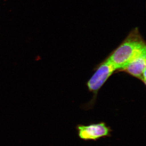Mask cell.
Masks as SVG:
<instances>
[{
	"label": "cell",
	"instance_id": "6da1fadb",
	"mask_svg": "<svg viewBox=\"0 0 146 146\" xmlns=\"http://www.w3.org/2000/svg\"><path fill=\"white\" fill-rule=\"evenodd\" d=\"M146 50L145 42L138 28L135 27L107 58L118 71L137 58L146 54Z\"/></svg>",
	"mask_w": 146,
	"mask_h": 146
},
{
	"label": "cell",
	"instance_id": "7a4b0ae2",
	"mask_svg": "<svg viewBox=\"0 0 146 146\" xmlns=\"http://www.w3.org/2000/svg\"><path fill=\"white\" fill-rule=\"evenodd\" d=\"M116 71L117 70L114 65L107 58H106L97 66L96 72L87 82L86 85L89 91L96 96L102 86Z\"/></svg>",
	"mask_w": 146,
	"mask_h": 146
},
{
	"label": "cell",
	"instance_id": "3957f363",
	"mask_svg": "<svg viewBox=\"0 0 146 146\" xmlns=\"http://www.w3.org/2000/svg\"><path fill=\"white\" fill-rule=\"evenodd\" d=\"M76 129L79 138L84 141H97L110 137L112 131L111 128L103 122L87 125H78Z\"/></svg>",
	"mask_w": 146,
	"mask_h": 146
},
{
	"label": "cell",
	"instance_id": "277c9868",
	"mask_svg": "<svg viewBox=\"0 0 146 146\" xmlns=\"http://www.w3.org/2000/svg\"><path fill=\"white\" fill-rule=\"evenodd\" d=\"M146 54L130 62L118 72H124L140 80L146 84Z\"/></svg>",
	"mask_w": 146,
	"mask_h": 146
}]
</instances>
